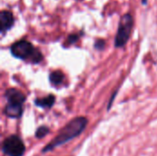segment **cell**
<instances>
[{"instance_id": "obj_3", "label": "cell", "mask_w": 157, "mask_h": 156, "mask_svg": "<svg viewBox=\"0 0 157 156\" xmlns=\"http://www.w3.org/2000/svg\"><path fill=\"white\" fill-rule=\"evenodd\" d=\"M133 27V18L132 16L130 14L124 15L120 22L118 32L115 38V46L116 47H122L124 46L132 33V29Z\"/></svg>"}, {"instance_id": "obj_11", "label": "cell", "mask_w": 157, "mask_h": 156, "mask_svg": "<svg viewBox=\"0 0 157 156\" xmlns=\"http://www.w3.org/2000/svg\"><path fill=\"white\" fill-rule=\"evenodd\" d=\"M105 47V41L103 40H98L95 43V48L98 50H103Z\"/></svg>"}, {"instance_id": "obj_10", "label": "cell", "mask_w": 157, "mask_h": 156, "mask_svg": "<svg viewBox=\"0 0 157 156\" xmlns=\"http://www.w3.org/2000/svg\"><path fill=\"white\" fill-rule=\"evenodd\" d=\"M49 132H50V129L47 126H40L37 129V131L35 132V137L38 139H41V138L45 137Z\"/></svg>"}, {"instance_id": "obj_6", "label": "cell", "mask_w": 157, "mask_h": 156, "mask_svg": "<svg viewBox=\"0 0 157 156\" xmlns=\"http://www.w3.org/2000/svg\"><path fill=\"white\" fill-rule=\"evenodd\" d=\"M14 24V17L11 12L3 10L0 12V30L5 32L12 28Z\"/></svg>"}, {"instance_id": "obj_13", "label": "cell", "mask_w": 157, "mask_h": 156, "mask_svg": "<svg viewBox=\"0 0 157 156\" xmlns=\"http://www.w3.org/2000/svg\"><path fill=\"white\" fill-rule=\"evenodd\" d=\"M147 0H143V4H146Z\"/></svg>"}, {"instance_id": "obj_1", "label": "cell", "mask_w": 157, "mask_h": 156, "mask_svg": "<svg viewBox=\"0 0 157 156\" xmlns=\"http://www.w3.org/2000/svg\"><path fill=\"white\" fill-rule=\"evenodd\" d=\"M87 125V120L85 117H77L74 120H72L70 122H68L58 133L55 138L51 141L43 149H42V154L48 153L53 149H55L58 146H61L74 138L79 136L84 130L86 129Z\"/></svg>"}, {"instance_id": "obj_12", "label": "cell", "mask_w": 157, "mask_h": 156, "mask_svg": "<svg viewBox=\"0 0 157 156\" xmlns=\"http://www.w3.org/2000/svg\"><path fill=\"white\" fill-rule=\"evenodd\" d=\"M78 39V36L77 35H70L68 37V43H73L75 41H76Z\"/></svg>"}, {"instance_id": "obj_5", "label": "cell", "mask_w": 157, "mask_h": 156, "mask_svg": "<svg viewBox=\"0 0 157 156\" xmlns=\"http://www.w3.org/2000/svg\"><path fill=\"white\" fill-rule=\"evenodd\" d=\"M5 97L7 100V104H12V105L23 106V103L26 100L25 95L19 90L15 89V88L7 89L6 91Z\"/></svg>"}, {"instance_id": "obj_4", "label": "cell", "mask_w": 157, "mask_h": 156, "mask_svg": "<svg viewBox=\"0 0 157 156\" xmlns=\"http://www.w3.org/2000/svg\"><path fill=\"white\" fill-rule=\"evenodd\" d=\"M26 146L23 141L17 135L6 137L2 144V152L7 156H23Z\"/></svg>"}, {"instance_id": "obj_9", "label": "cell", "mask_w": 157, "mask_h": 156, "mask_svg": "<svg viewBox=\"0 0 157 156\" xmlns=\"http://www.w3.org/2000/svg\"><path fill=\"white\" fill-rule=\"evenodd\" d=\"M63 79H64V75L61 71H54L50 74V82L54 86H58L62 84Z\"/></svg>"}, {"instance_id": "obj_8", "label": "cell", "mask_w": 157, "mask_h": 156, "mask_svg": "<svg viewBox=\"0 0 157 156\" xmlns=\"http://www.w3.org/2000/svg\"><path fill=\"white\" fill-rule=\"evenodd\" d=\"M55 102V97L53 95H49L44 98H38L35 100V105L43 108H50L53 106Z\"/></svg>"}, {"instance_id": "obj_7", "label": "cell", "mask_w": 157, "mask_h": 156, "mask_svg": "<svg viewBox=\"0 0 157 156\" xmlns=\"http://www.w3.org/2000/svg\"><path fill=\"white\" fill-rule=\"evenodd\" d=\"M23 112V108L22 106L18 105H12V104H7L4 109V113L12 119H18L21 117Z\"/></svg>"}, {"instance_id": "obj_2", "label": "cell", "mask_w": 157, "mask_h": 156, "mask_svg": "<svg viewBox=\"0 0 157 156\" xmlns=\"http://www.w3.org/2000/svg\"><path fill=\"white\" fill-rule=\"evenodd\" d=\"M10 51L15 57L21 60H29L34 63H40L42 60L41 53L27 40H19L15 42L11 46Z\"/></svg>"}]
</instances>
